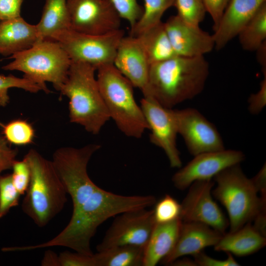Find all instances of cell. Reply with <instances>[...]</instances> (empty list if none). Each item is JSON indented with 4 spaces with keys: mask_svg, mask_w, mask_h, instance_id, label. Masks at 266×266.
Masks as SVG:
<instances>
[{
    "mask_svg": "<svg viewBox=\"0 0 266 266\" xmlns=\"http://www.w3.org/2000/svg\"><path fill=\"white\" fill-rule=\"evenodd\" d=\"M230 0H202L206 11L213 22V30L217 28L221 18Z\"/></svg>",
    "mask_w": 266,
    "mask_h": 266,
    "instance_id": "39",
    "label": "cell"
},
{
    "mask_svg": "<svg viewBox=\"0 0 266 266\" xmlns=\"http://www.w3.org/2000/svg\"><path fill=\"white\" fill-rule=\"evenodd\" d=\"M42 266H60L59 255L51 250H46L41 262Z\"/></svg>",
    "mask_w": 266,
    "mask_h": 266,
    "instance_id": "43",
    "label": "cell"
},
{
    "mask_svg": "<svg viewBox=\"0 0 266 266\" xmlns=\"http://www.w3.org/2000/svg\"><path fill=\"white\" fill-rule=\"evenodd\" d=\"M156 201L155 197L152 195L123 196L99 187L85 201L72 209L68 223L52 239L33 245L11 247V250L13 252H22L62 246L91 256L94 253L91 248V241L101 224L124 212L147 208L154 205Z\"/></svg>",
    "mask_w": 266,
    "mask_h": 266,
    "instance_id": "1",
    "label": "cell"
},
{
    "mask_svg": "<svg viewBox=\"0 0 266 266\" xmlns=\"http://www.w3.org/2000/svg\"><path fill=\"white\" fill-rule=\"evenodd\" d=\"M13 60L4 66L5 70H18L40 85L44 92L50 91L46 82L59 90L66 79L71 61L58 42L51 39L36 42L32 47L10 56Z\"/></svg>",
    "mask_w": 266,
    "mask_h": 266,
    "instance_id": "7",
    "label": "cell"
},
{
    "mask_svg": "<svg viewBox=\"0 0 266 266\" xmlns=\"http://www.w3.org/2000/svg\"><path fill=\"white\" fill-rule=\"evenodd\" d=\"M2 134L10 144L22 146L33 142L35 131L33 126L27 121L18 119L6 124L0 123Z\"/></svg>",
    "mask_w": 266,
    "mask_h": 266,
    "instance_id": "28",
    "label": "cell"
},
{
    "mask_svg": "<svg viewBox=\"0 0 266 266\" xmlns=\"http://www.w3.org/2000/svg\"><path fill=\"white\" fill-rule=\"evenodd\" d=\"M245 158L242 151L233 149L201 153L179 168L173 175L172 181L177 189L184 190L195 181L212 179L225 169L240 164Z\"/></svg>",
    "mask_w": 266,
    "mask_h": 266,
    "instance_id": "15",
    "label": "cell"
},
{
    "mask_svg": "<svg viewBox=\"0 0 266 266\" xmlns=\"http://www.w3.org/2000/svg\"><path fill=\"white\" fill-rule=\"evenodd\" d=\"M155 224L153 210L140 208L119 214L97 245V252L126 245L144 248Z\"/></svg>",
    "mask_w": 266,
    "mask_h": 266,
    "instance_id": "11",
    "label": "cell"
},
{
    "mask_svg": "<svg viewBox=\"0 0 266 266\" xmlns=\"http://www.w3.org/2000/svg\"><path fill=\"white\" fill-rule=\"evenodd\" d=\"M59 257L60 266H96L94 254L89 256L65 251L60 253Z\"/></svg>",
    "mask_w": 266,
    "mask_h": 266,
    "instance_id": "35",
    "label": "cell"
},
{
    "mask_svg": "<svg viewBox=\"0 0 266 266\" xmlns=\"http://www.w3.org/2000/svg\"><path fill=\"white\" fill-rule=\"evenodd\" d=\"M266 209L261 211L255 216L253 226L260 233L266 236Z\"/></svg>",
    "mask_w": 266,
    "mask_h": 266,
    "instance_id": "42",
    "label": "cell"
},
{
    "mask_svg": "<svg viewBox=\"0 0 266 266\" xmlns=\"http://www.w3.org/2000/svg\"><path fill=\"white\" fill-rule=\"evenodd\" d=\"M31 170V180L21 208L35 224L46 226L64 208L67 193L51 160L35 149L24 157Z\"/></svg>",
    "mask_w": 266,
    "mask_h": 266,
    "instance_id": "4",
    "label": "cell"
},
{
    "mask_svg": "<svg viewBox=\"0 0 266 266\" xmlns=\"http://www.w3.org/2000/svg\"><path fill=\"white\" fill-rule=\"evenodd\" d=\"M266 0H230L213 35L220 50L237 36Z\"/></svg>",
    "mask_w": 266,
    "mask_h": 266,
    "instance_id": "19",
    "label": "cell"
},
{
    "mask_svg": "<svg viewBox=\"0 0 266 266\" xmlns=\"http://www.w3.org/2000/svg\"><path fill=\"white\" fill-rule=\"evenodd\" d=\"M98 85L110 118L126 136L141 138L148 129L143 113L134 98L133 85L113 64L97 69Z\"/></svg>",
    "mask_w": 266,
    "mask_h": 266,
    "instance_id": "5",
    "label": "cell"
},
{
    "mask_svg": "<svg viewBox=\"0 0 266 266\" xmlns=\"http://www.w3.org/2000/svg\"><path fill=\"white\" fill-rule=\"evenodd\" d=\"M178 133L182 136L189 153L198 154L225 149L216 127L193 108L174 110Z\"/></svg>",
    "mask_w": 266,
    "mask_h": 266,
    "instance_id": "14",
    "label": "cell"
},
{
    "mask_svg": "<svg viewBox=\"0 0 266 266\" xmlns=\"http://www.w3.org/2000/svg\"><path fill=\"white\" fill-rule=\"evenodd\" d=\"M125 35L120 29L103 34H90L66 29L54 33L50 39L59 43L71 62L89 64L97 68L113 64L119 44Z\"/></svg>",
    "mask_w": 266,
    "mask_h": 266,
    "instance_id": "9",
    "label": "cell"
},
{
    "mask_svg": "<svg viewBox=\"0 0 266 266\" xmlns=\"http://www.w3.org/2000/svg\"><path fill=\"white\" fill-rule=\"evenodd\" d=\"M11 169L13 185L21 195L25 194L31 180V170L28 162L24 158L21 161L16 160Z\"/></svg>",
    "mask_w": 266,
    "mask_h": 266,
    "instance_id": "34",
    "label": "cell"
},
{
    "mask_svg": "<svg viewBox=\"0 0 266 266\" xmlns=\"http://www.w3.org/2000/svg\"><path fill=\"white\" fill-rule=\"evenodd\" d=\"M154 205L153 216L156 223H167L180 218L181 204L168 194L156 201Z\"/></svg>",
    "mask_w": 266,
    "mask_h": 266,
    "instance_id": "31",
    "label": "cell"
},
{
    "mask_svg": "<svg viewBox=\"0 0 266 266\" xmlns=\"http://www.w3.org/2000/svg\"><path fill=\"white\" fill-rule=\"evenodd\" d=\"M248 110L253 115L260 113L266 105V75L260 84L259 90L252 94L248 100Z\"/></svg>",
    "mask_w": 266,
    "mask_h": 266,
    "instance_id": "37",
    "label": "cell"
},
{
    "mask_svg": "<svg viewBox=\"0 0 266 266\" xmlns=\"http://www.w3.org/2000/svg\"><path fill=\"white\" fill-rule=\"evenodd\" d=\"M164 25L176 56H204L215 48L212 34L203 31L199 26L186 23L177 15L170 17Z\"/></svg>",
    "mask_w": 266,
    "mask_h": 266,
    "instance_id": "16",
    "label": "cell"
},
{
    "mask_svg": "<svg viewBox=\"0 0 266 266\" xmlns=\"http://www.w3.org/2000/svg\"><path fill=\"white\" fill-rule=\"evenodd\" d=\"M182 223L180 218L165 223H156L144 247L143 266H155L172 250Z\"/></svg>",
    "mask_w": 266,
    "mask_h": 266,
    "instance_id": "21",
    "label": "cell"
},
{
    "mask_svg": "<svg viewBox=\"0 0 266 266\" xmlns=\"http://www.w3.org/2000/svg\"><path fill=\"white\" fill-rule=\"evenodd\" d=\"M169 266H197L194 261H192L188 258H183L182 259H177L172 262Z\"/></svg>",
    "mask_w": 266,
    "mask_h": 266,
    "instance_id": "45",
    "label": "cell"
},
{
    "mask_svg": "<svg viewBox=\"0 0 266 266\" xmlns=\"http://www.w3.org/2000/svg\"><path fill=\"white\" fill-rule=\"evenodd\" d=\"M69 28L90 34L120 29L121 17L109 0H67Z\"/></svg>",
    "mask_w": 266,
    "mask_h": 266,
    "instance_id": "10",
    "label": "cell"
},
{
    "mask_svg": "<svg viewBox=\"0 0 266 266\" xmlns=\"http://www.w3.org/2000/svg\"><path fill=\"white\" fill-rule=\"evenodd\" d=\"M175 0H144L143 13L130 34L136 36L161 22L162 17L167 9L174 5Z\"/></svg>",
    "mask_w": 266,
    "mask_h": 266,
    "instance_id": "27",
    "label": "cell"
},
{
    "mask_svg": "<svg viewBox=\"0 0 266 266\" xmlns=\"http://www.w3.org/2000/svg\"><path fill=\"white\" fill-rule=\"evenodd\" d=\"M100 148L98 144L80 148L63 147L53 154L52 162L67 194L70 196L73 209L85 201L99 187L90 179L87 166L92 156Z\"/></svg>",
    "mask_w": 266,
    "mask_h": 266,
    "instance_id": "8",
    "label": "cell"
},
{
    "mask_svg": "<svg viewBox=\"0 0 266 266\" xmlns=\"http://www.w3.org/2000/svg\"><path fill=\"white\" fill-rule=\"evenodd\" d=\"M21 195L12 182L11 174L0 176V219L19 205Z\"/></svg>",
    "mask_w": 266,
    "mask_h": 266,
    "instance_id": "32",
    "label": "cell"
},
{
    "mask_svg": "<svg viewBox=\"0 0 266 266\" xmlns=\"http://www.w3.org/2000/svg\"><path fill=\"white\" fill-rule=\"evenodd\" d=\"M37 41L36 25L21 16L0 22V54L12 55L32 47Z\"/></svg>",
    "mask_w": 266,
    "mask_h": 266,
    "instance_id": "20",
    "label": "cell"
},
{
    "mask_svg": "<svg viewBox=\"0 0 266 266\" xmlns=\"http://www.w3.org/2000/svg\"><path fill=\"white\" fill-rule=\"evenodd\" d=\"M36 27L37 42L50 39L54 33L69 29L67 0H45L40 20Z\"/></svg>",
    "mask_w": 266,
    "mask_h": 266,
    "instance_id": "24",
    "label": "cell"
},
{
    "mask_svg": "<svg viewBox=\"0 0 266 266\" xmlns=\"http://www.w3.org/2000/svg\"><path fill=\"white\" fill-rule=\"evenodd\" d=\"M177 15L187 23L199 26L206 12L202 0H175Z\"/></svg>",
    "mask_w": 266,
    "mask_h": 266,
    "instance_id": "30",
    "label": "cell"
},
{
    "mask_svg": "<svg viewBox=\"0 0 266 266\" xmlns=\"http://www.w3.org/2000/svg\"><path fill=\"white\" fill-rule=\"evenodd\" d=\"M251 181L258 192L261 193V197L266 198V164L253 178Z\"/></svg>",
    "mask_w": 266,
    "mask_h": 266,
    "instance_id": "41",
    "label": "cell"
},
{
    "mask_svg": "<svg viewBox=\"0 0 266 266\" xmlns=\"http://www.w3.org/2000/svg\"><path fill=\"white\" fill-rule=\"evenodd\" d=\"M121 19L126 20L132 29L143 13V7L137 0H109Z\"/></svg>",
    "mask_w": 266,
    "mask_h": 266,
    "instance_id": "33",
    "label": "cell"
},
{
    "mask_svg": "<svg viewBox=\"0 0 266 266\" xmlns=\"http://www.w3.org/2000/svg\"><path fill=\"white\" fill-rule=\"evenodd\" d=\"M223 234L199 222H182L178 237L171 252L161 262L168 265L180 257L195 255L206 247L214 246Z\"/></svg>",
    "mask_w": 266,
    "mask_h": 266,
    "instance_id": "18",
    "label": "cell"
},
{
    "mask_svg": "<svg viewBox=\"0 0 266 266\" xmlns=\"http://www.w3.org/2000/svg\"></svg>",
    "mask_w": 266,
    "mask_h": 266,
    "instance_id": "46",
    "label": "cell"
},
{
    "mask_svg": "<svg viewBox=\"0 0 266 266\" xmlns=\"http://www.w3.org/2000/svg\"><path fill=\"white\" fill-rule=\"evenodd\" d=\"M215 182L212 179L199 180L189 187L181 203L180 218L182 222L205 224L224 234L229 221L212 197Z\"/></svg>",
    "mask_w": 266,
    "mask_h": 266,
    "instance_id": "13",
    "label": "cell"
},
{
    "mask_svg": "<svg viewBox=\"0 0 266 266\" xmlns=\"http://www.w3.org/2000/svg\"><path fill=\"white\" fill-rule=\"evenodd\" d=\"M24 0H0V21L20 16V10Z\"/></svg>",
    "mask_w": 266,
    "mask_h": 266,
    "instance_id": "40",
    "label": "cell"
},
{
    "mask_svg": "<svg viewBox=\"0 0 266 266\" xmlns=\"http://www.w3.org/2000/svg\"><path fill=\"white\" fill-rule=\"evenodd\" d=\"M242 48L256 51L266 41V2L257 11L238 35Z\"/></svg>",
    "mask_w": 266,
    "mask_h": 266,
    "instance_id": "26",
    "label": "cell"
},
{
    "mask_svg": "<svg viewBox=\"0 0 266 266\" xmlns=\"http://www.w3.org/2000/svg\"><path fill=\"white\" fill-rule=\"evenodd\" d=\"M216 186L212 195L225 207L229 218L230 232L251 223L266 209V198L260 197L251 179L240 164L229 167L214 177Z\"/></svg>",
    "mask_w": 266,
    "mask_h": 266,
    "instance_id": "6",
    "label": "cell"
},
{
    "mask_svg": "<svg viewBox=\"0 0 266 266\" xmlns=\"http://www.w3.org/2000/svg\"><path fill=\"white\" fill-rule=\"evenodd\" d=\"M136 37L144 50L150 65L176 56L166 32L164 22L162 21Z\"/></svg>",
    "mask_w": 266,
    "mask_h": 266,
    "instance_id": "23",
    "label": "cell"
},
{
    "mask_svg": "<svg viewBox=\"0 0 266 266\" xmlns=\"http://www.w3.org/2000/svg\"><path fill=\"white\" fill-rule=\"evenodd\" d=\"M96 71L89 64L71 62L66 79L58 90L68 99L69 121L93 134H98L110 119Z\"/></svg>",
    "mask_w": 266,
    "mask_h": 266,
    "instance_id": "3",
    "label": "cell"
},
{
    "mask_svg": "<svg viewBox=\"0 0 266 266\" xmlns=\"http://www.w3.org/2000/svg\"><path fill=\"white\" fill-rule=\"evenodd\" d=\"M113 65L142 94L148 79L150 64L136 36H124L118 46Z\"/></svg>",
    "mask_w": 266,
    "mask_h": 266,
    "instance_id": "17",
    "label": "cell"
},
{
    "mask_svg": "<svg viewBox=\"0 0 266 266\" xmlns=\"http://www.w3.org/2000/svg\"><path fill=\"white\" fill-rule=\"evenodd\" d=\"M144 248L121 245L94 254L96 266H143Z\"/></svg>",
    "mask_w": 266,
    "mask_h": 266,
    "instance_id": "25",
    "label": "cell"
},
{
    "mask_svg": "<svg viewBox=\"0 0 266 266\" xmlns=\"http://www.w3.org/2000/svg\"><path fill=\"white\" fill-rule=\"evenodd\" d=\"M18 150L12 148L2 134H0V176L4 170L12 168Z\"/></svg>",
    "mask_w": 266,
    "mask_h": 266,
    "instance_id": "36",
    "label": "cell"
},
{
    "mask_svg": "<svg viewBox=\"0 0 266 266\" xmlns=\"http://www.w3.org/2000/svg\"><path fill=\"white\" fill-rule=\"evenodd\" d=\"M140 105L150 131V142L163 150L171 167L180 168L182 163L177 147L178 133L174 109L163 106L150 97H143Z\"/></svg>",
    "mask_w": 266,
    "mask_h": 266,
    "instance_id": "12",
    "label": "cell"
},
{
    "mask_svg": "<svg viewBox=\"0 0 266 266\" xmlns=\"http://www.w3.org/2000/svg\"><path fill=\"white\" fill-rule=\"evenodd\" d=\"M256 51L257 60L262 67L264 74L266 75V41Z\"/></svg>",
    "mask_w": 266,
    "mask_h": 266,
    "instance_id": "44",
    "label": "cell"
},
{
    "mask_svg": "<svg viewBox=\"0 0 266 266\" xmlns=\"http://www.w3.org/2000/svg\"><path fill=\"white\" fill-rule=\"evenodd\" d=\"M266 244V236L248 223L234 232L223 234L214 248L216 251L244 257L258 252Z\"/></svg>",
    "mask_w": 266,
    "mask_h": 266,
    "instance_id": "22",
    "label": "cell"
},
{
    "mask_svg": "<svg viewBox=\"0 0 266 266\" xmlns=\"http://www.w3.org/2000/svg\"><path fill=\"white\" fill-rule=\"evenodd\" d=\"M225 260H218L211 258L201 251L195 255L194 261L197 266H239L240 264L230 253H227Z\"/></svg>",
    "mask_w": 266,
    "mask_h": 266,
    "instance_id": "38",
    "label": "cell"
},
{
    "mask_svg": "<svg viewBox=\"0 0 266 266\" xmlns=\"http://www.w3.org/2000/svg\"><path fill=\"white\" fill-rule=\"evenodd\" d=\"M11 88L22 89L32 93L44 91L40 85L26 77L19 78L12 75L5 76L0 74V106L5 107L9 102L8 91Z\"/></svg>",
    "mask_w": 266,
    "mask_h": 266,
    "instance_id": "29",
    "label": "cell"
},
{
    "mask_svg": "<svg viewBox=\"0 0 266 266\" xmlns=\"http://www.w3.org/2000/svg\"><path fill=\"white\" fill-rule=\"evenodd\" d=\"M209 73L204 56H176L151 65L143 97H150L164 107L192 99L200 94Z\"/></svg>",
    "mask_w": 266,
    "mask_h": 266,
    "instance_id": "2",
    "label": "cell"
}]
</instances>
